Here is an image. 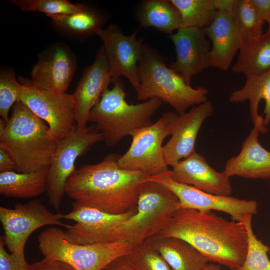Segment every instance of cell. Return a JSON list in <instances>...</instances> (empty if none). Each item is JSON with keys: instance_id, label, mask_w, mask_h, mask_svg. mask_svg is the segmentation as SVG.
I'll list each match as a JSON object with an SVG mask.
<instances>
[{"instance_id": "obj_1", "label": "cell", "mask_w": 270, "mask_h": 270, "mask_svg": "<svg viewBox=\"0 0 270 270\" xmlns=\"http://www.w3.org/2000/svg\"><path fill=\"white\" fill-rule=\"evenodd\" d=\"M188 242L210 262L231 270L244 263L248 248V236L242 222L228 221L210 212L178 209L158 235Z\"/></svg>"}, {"instance_id": "obj_2", "label": "cell", "mask_w": 270, "mask_h": 270, "mask_svg": "<svg viewBox=\"0 0 270 270\" xmlns=\"http://www.w3.org/2000/svg\"><path fill=\"white\" fill-rule=\"evenodd\" d=\"M120 156L110 154L97 164L81 166L68 178L66 194L79 204L111 214L136 210L147 176L121 168Z\"/></svg>"}, {"instance_id": "obj_3", "label": "cell", "mask_w": 270, "mask_h": 270, "mask_svg": "<svg viewBox=\"0 0 270 270\" xmlns=\"http://www.w3.org/2000/svg\"><path fill=\"white\" fill-rule=\"evenodd\" d=\"M0 144L14 158L18 172L30 173L50 167L57 140L48 124L20 101L12 108Z\"/></svg>"}, {"instance_id": "obj_4", "label": "cell", "mask_w": 270, "mask_h": 270, "mask_svg": "<svg viewBox=\"0 0 270 270\" xmlns=\"http://www.w3.org/2000/svg\"><path fill=\"white\" fill-rule=\"evenodd\" d=\"M107 89L98 103L92 108L88 122L94 124L108 147L118 144L122 139L137 130L154 123L152 118L162 104L158 98L138 104H130L126 100L124 86L120 78Z\"/></svg>"}, {"instance_id": "obj_5", "label": "cell", "mask_w": 270, "mask_h": 270, "mask_svg": "<svg viewBox=\"0 0 270 270\" xmlns=\"http://www.w3.org/2000/svg\"><path fill=\"white\" fill-rule=\"evenodd\" d=\"M138 70L140 83L136 92L139 101L159 98L169 104L180 115L208 101L206 88H194L188 86L180 74L165 64L157 51L146 44Z\"/></svg>"}, {"instance_id": "obj_6", "label": "cell", "mask_w": 270, "mask_h": 270, "mask_svg": "<svg viewBox=\"0 0 270 270\" xmlns=\"http://www.w3.org/2000/svg\"><path fill=\"white\" fill-rule=\"evenodd\" d=\"M179 204L178 197L168 188L144 180L136 212L118 226L114 235L116 241H126L134 248L158 235L179 209Z\"/></svg>"}, {"instance_id": "obj_7", "label": "cell", "mask_w": 270, "mask_h": 270, "mask_svg": "<svg viewBox=\"0 0 270 270\" xmlns=\"http://www.w3.org/2000/svg\"><path fill=\"white\" fill-rule=\"evenodd\" d=\"M44 258L63 262L74 270H104L116 259L128 255L133 246L118 240L108 244L82 245L68 242L60 228H50L38 237Z\"/></svg>"}, {"instance_id": "obj_8", "label": "cell", "mask_w": 270, "mask_h": 270, "mask_svg": "<svg viewBox=\"0 0 270 270\" xmlns=\"http://www.w3.org/2000/svg\"><path fill=\"white\" fill-rule=\"evenodd\" d=\"M103 138L95 126L79 128L76 124L65 138L57 141L56 152L47 177V194L49 202L59 210L66 194L68 178L76 170L75 163Z\"/></svg>"}, {"instance_id": "obj_9", "label": "cell", "mask_w": 270, "mask_h": 270, "mask_svg": "<svg viewBox=\"0 0 270 270\" xmlns=\"http://www.w3.org/2000/svg\"><path fill=\"white\" fill-rule=\"evenodd\" d=\"M171 134L170 126L164 116L156 123L132 132L130 134L132 144L126 153L119 158V166L141 172L147 177L169 171L162 143Z\"/></svg>"}, {"instance_id": "obj_10", "label": "cell", "mask_w": 270, "mask_h": 270, "mask_svg": "<svg viewBox=\"0 0 270 270\" xmlns=\"http://www.w3.org/2000/svg\"><path fill=\"white\" fill-rule=\"evenodd\" d=\"M62 219V214H54L38 200L18 204L14 208L0 207L4 244L12 254H24L29 237L38 229L46 226L66 228Z\"/></svg>"}, {"instance_id": "obj_11", "label": "cell", "mask_w": 270, "mask_h": 270, "mask_svg": "<svg viewBox=\"0 0 270 270\" xmlns=\"http://www.w3.org/2000/svg\"><path fill=\"white\" fill-rule=\"evenodd\" d=\"M18 80L23 85L20 101L48 124L57 141L67 136L76 125L73 94L45 92L35 88L30 80L20 78Z\"/></svg>"}, {"instance_id": "obj_12", "label": "cell", "mask_w": 270, "mask_h": 270, "mask_svg": "<svg viewBox=\"0 0 270 270\" xmlns=\"http://www.w3.org/2000/svg\"><path fill=\"white\" fill-rule=\"evenodd\" d=\"M136 212L114 214L84 206L74 202L72 210L67 214H62V219L76 222L68 225L64 232L66 240L76 244H108L114 242L115 233L122 223Z\"/></svg>"}, {"instance_id": "obj_13", "label": "cell", "mask_w": 270, "mask_h": 270, "mask_svg": "<svg viewBox=\"0 0 270 270\" xmlns=\"http://www.w3.org/2000/svg\"><path fill=\"white\" fill-rule=\"evenodd\" d=\"M145 180L157 182L172 191L179 200V209L222 212L230 215L232 220L237 222H242L246 216H253L258 212V204L254 200L212 194L177 182L172 178L170 170L147 177Z\"/></svg>"}, {"instance_id": "obj_14", "label": "cell", "mask_w": 270, "mask_h": 270, "mask_svg": "<svg viewBox=\"0 0 270 270\" xmlns=\"http://www.w3.org/2000/svg\"><path fill=\"white\" fill-rule=\"evenodd\" d=\"M138 32L125 36L118 26L112 24L96 33L104 44L112 83L124 76L136 92L140 86L138 65L144 44L143 38H137Z\"/></svg>"}, {"instance_id": "obj_15", "label": "cell", "mask_w": 270, "mask_h": 270, "mask_svg": "<svg viewBox=\"0 0 270 270\" xmlns=\"http://www.w3.org/2000/svg\"><path fill=\"white\" fill-rule=\"evenodd\" d=\"M76 65L77 58L68 45L54 44L39 55L30 82L40 90L64 94L74 78Z\"/></svg>"}, {"instance_id": "obj_16", "label": "cell", "mask_w": 270, "mask_h": 270, "mask_svg": "<svg viewBox=\"0 0 270 270\" xmlns=\"http://www.w3.org/2000/svg\"><path fill=\"white\" fill-rule=\"evenodd\" d=\"M214 112L212 103L208 101L181 115L174 112L164 114L172 132L170 140L164 146V158L168 166H172L196 152L198 134L204 121L212 116Z\"/></svg>"}, {"instance_id": "obj_17", "label": "cell", "mask_w": 270, "mask_h": 270, "mask_svg": "<svg viewBox=\"0 0 270 270\" xmlns=\"http://www.w3.org/2000/svg\"><path fill=\"white\" fill-rule=\"evenodd\" d=\"M173 42L176 60L169 67L179 74L191 86L194 76L210 67L211 48L205 29L194 27L180 28L169 36Z\"/></svg>"}, {"instance_id": "obj_18", "label": "cell", "mask_w": 270, "mask_h": 270, "mask_svg": "<svg viewBox=\"0 0 270 270\" xmlns=\"http://www.w3.org/2000/svg\"><path fill=\"white\" fill-rule=\"evenodd\" d=\"M112 83L104 48L98 50L94 63L83 73L75 92L76 120L80 128L88 127V117L102 94Z\"/></svg>"}, {"instance_id": "obj_19", "label": "cell", "mask_w": 270, "mask_h": 270, "mask_svg": "<svg viewBox=\"0 0 270 270\" xmlns=\"http://www.w3.org/2000/svg\"><path fill=\"white\" fill-rule=\"evenodd\" d=\"M172 166L171 177L177 182L216 196H230L232 193L230 178L212 168L196 152Z\"/></svg>"}, {"instance_id": "obj_20", "label": "cell", "mask_w": 270, "mask_h": 270, "mask_svg": "<svg viewBox=\"0 0 270 270\" xmlns=\"http://www.w3.org/2000/svg\"><path fill=\"white\" fill-rule=\"evenodd\" d=\"M205 30L212 44L210 67L228 70L243 42L233 13L218 11Z\"/></svg>"}, {"instance_id": "obj_21", "label": "cell", "mask_w": 270, "mask_h": 270, "mask_svg": "<svg viewBox=\"0 0 270 270\" xmlns=\"http://www.w3.org/2000/svg\"><path fill=\"white\" fill-rule=\"evenodd\" d=\"M260 130L254 127L242 144L240 154L227 160L224 172L230 178L270 179V152L259 142Z\"/></svg>"}, {"instance_id": "obj_22", "label": "cell", "mask_w": 270, "mask_h": 270, "mask_svg": "<svg viewBox=\"0 0 270 270\" xmlns=\"http://www.w3.org/2000/svg\"><path fill=\"white\" fill-rule=\"evenodd\" d=\"M242 88L234 92L229 98L232 103H242L248 100L251 119L254 127L262 134L270 123V70L264 74L246 76Z\"/></svg>"}, {"instance_id": "obj_23", "label": "cell", "mask_w": 270, "mask_h": 270, "mask_svg": "<svg viewBox=\"0 0 270 270\" xmlns=\"http://www.w3.org/2000/svg\"><path fill=\"white\" fill-rule=\"evenodd\" d=\"M148 240L172 270H202L208 260L185 240L154 236Z\"/></svg>"}, {"instance_id": "obj_24", "label": "cell", "mask_w": 270, "mask_h": 270, "mask_svg": "<svg viewBox=\"0 0 270 270\" xmlns=\"http://www.w3.org/2000/svg\"><path fill=\"white\" fill-rule=\"evenodd\" d=\"M56 30L67 38L82 40L96 34L104 28L106 18L96 9L86 6L82 12L68 14L48 16Z\"/></svg>"}, {"instance_id": "obj_25", "label": "cell", "mask_w": 270, "mask_h": 270, "mask_svg": "<svg viewBox=\"0 0 270 270\" xmlns=\"http://www.w3.org/2000/svg\"><path fill=\"white\" fill-rule=\"evenodd\" d=\"M49 168L30 173L0 172V194L18 198H33L42 195L47 191Z\"/></svg>"}, {"instance_id": "obj_26", "label": "cell", "mask_w": 270, "mask_h": 270, "mask_svg": "<svg viewBox=\"0 0 270 270\" xmlns=\"http://www.w3.org/2000/svg\"><path fill=\"white\" fill-rule=\"evenodd\" d=\"M232 71L246 76L270 70V34L266 32L257 38L244 42Z\"/></svg>"}, {"instance_id": "obj_27", "label": "cell", "mask_w": 270, "mask_h": 270, "mask_svg": "<svg viewBox=\"0 0 270 270\" xmlns=\"http://www.w3.org/2000/svg\"><path fill=\"white\" fill-rule=\"evenodd\" d=\"M140 26L154 28L170 35L182 26L180 14L170 0H148L140 6Z\"/></svg>"}, {"instance_id": "obj_28", "label": "cell", "mask_w": 270, "mask_h": 270, "mask_svg": "<svg viewBox=\"0 0 270 270\" xmlns=\"http://www.w3.org/2000/svg\"><path fill=\"white\" fill-rule=\"evenodd\" d=\"M170 0L179 10L184 27L206 29L218 12L214 0Z\"/></svg>"}, {"instance_id": "obj_29", "label": "cell", "mask_w": 270, "mask_h": 270, "mask_svg": "<svg viewBox=\"0 0 270 270\" xmlns=\"http://www.w3.org/2000/svg\"><path fill=\"white\" fill-rule=\"evenodd\" d=\"M252 215L246 216L242 222L246 226L248 236V248L243 264L234 270H270L268 252L270 247L265 245L254 234L252 227Z\"/></svg>"}, {"instance_id": "obj_30", "label": "cell", "mask_w": 270, "mask_h": 270, "mask_svg": "<svg viewBox=\"0 0 270 270\" xmlns=\"http://www.w3.org/2000/svg\"><path fill=\"white\" fill-rule=\"evenodd\" d=\"M232 13L243 42L257 38L264 34V22L258 14L250 0H236Z\"/></svg>"}, {"instance_id": "obj_31", "label": "cell", "mask_w": 270, "mask_h": 270, "mask_svg": "<svg viewBox=\"0 0 270 270\" xmlns=\"http://www.w3.org/2000/svg\"><path fill=\"white\" fill-rule=\"evenodd\" d=\"M10 2L24 12H42L48 16L78 12L86 6L66 0H11Z\"/></svg>"}, {"instance_id": "obj_32", "label": "cell", "mask_w": 270, "mask_h": 270, "mask_svg": "<svg viewBox=\"0 0 270 270\" xmlns=\"http://www.w3.org/2000/svg\"><path fill=\"white\" fill-rule=\"evenodd\" d=\"M127 257L136 270H172L148 240L133 248Z\"/></svg>"}, {"instance_id": "obj_33", "label": "cell", "mask_w": 270, "mask_h": 270, "mask_svg": "<svg viewBox=\"0 0 270 270\" xmlns=\"http://www.w3.org/2000/svg\"><path fill=\"white\" fill-rule=\"evenodd\" d=\"M23 90V85L16 76L14 70H0V115L8 122L9 112L14 104L20 102Z\"/></svg>"}, {"instance_id": "obj_34", "label": "cell", "mask_w": 270, "mask_h": 270, "mask_svg": "<svg viewBox=\"0 0 270 270\" xmlns=\"http://www.w3.org/2000/svg\"><path fill=\"white\" fill-rule=\"evenodd\" d=\"M4 236L0 238V270H31L24 254H9L4 248Z\"/></svg>"}, {"instance_id": "obj_35", "label": "cell", "mask_w": 270, "mask_h": 270, "mask_svg": "<svg viewBox=\"0 0 270 270\" xmlns=\"http://www.w3.org/2000/svg\"><path fill=\"white\" fill-rule=\"evenodd\" d=\"M31 270H74L63 262L44 258L43 260L30 264Z\"/></svg>"}, {"instance_id": "obj_36", "label": "cell", "mask_w": 270, "mask_h": 270, "mask_svg": "<svg viewBox=\"0 0 270 270\" xmlns=\"http://www.w3.org/2000/svg\"><path fill=\"white\" fill-rule=\"evenodd\" d=\"M16 164L10 152L2 144H0V171L16 170Z\"/></svg>"}, {"instance_id": "obj_37", "label": "cell", "mask_w": 270, "mask_h": 270, "mask_svg": "<svg viewBox=\"0 0 270 270\" xmlns=\"http://www.w3.org/2000/svg\"><path fill=\"white\" fill-rule=\"evenodd\" d=\"M260 18L265 22L270 21V0H250Z\"/></svg>"}, {"instance_id": "obj_38", "label": "cell", "mask_w": 270, "mask_h": 270, "mask_svg": "<svg viewBox=\"0 0 270 270\" xmlns=\"http://www.w3.org/2000/svg\"><path fill=\"white\" fill-rule=\"evenodd\" d=\"M106 270H136L129 261L127 255L120 257L112 262Z\"/></svg>"}, {"instance_id": "obj_39", "label": "cell", "mask_w": 270, "mask_h": 270, "mask_svg": "<svg viewBox=\"0 0 270 270\" xmlns=\"http://www.w3.org/2000/svg\"><path fill=\"white\" fill-rule=\"evenodd\" d=\"M236 0H214L217 10L233 12Z\"/></svg>"}, {"instance_id": "obj_40", "label": "cell", "mask_w": 270, "mask_h": 270, "mask_svg": "<svg viewBox=\"0 0 270 270\" xmlns=\"http://www.w3.org/2000/svg\"><path fill=\"white\" fill-rule=\"evenodd\" d=\"M202 270H222L220 266L213 264H207Z\"/></svg>"}, {"instance_id": "obj_41", "label": "cell", "mask_w": 270, "mask_h": 270, "mask_svg": "<svg viewBox=\"0 0 270 270\" xmlns=\"http://www.w3.org/2000/svg\"><path fill=\"white\" fill-rule=\"evenodd\" d=\"M7 125V122L2 118L0 120V136L4 133Z\"/></svg>"}, {"instance_id": "obj_42", "label": "cell", "mask_w": 270, "mask_h": 270, "mask_svg": "<svg viewBox=\"0 0 270 270\" xmlns=\"http://www.w3.org/2000/svg\"><path fill=\"white\" fill-rule=\"evenodd\" d=\"M268 28L267 32L270 34V21L268 23Z\"/></svg>"}, {"instance_id": "obj_43", "label": "cell", "mask_w": 270, "mask_h": 270, "mask_svg": "<svg viewBox=\"0 0 270 270\" xmlns=\"http://www.w3.org/2000/svg\"><path fill=\"white\" fill-rule=\"evenodd\" d=\"M106 270V269H105V270Z\"/></svg>"}]
</instances>
